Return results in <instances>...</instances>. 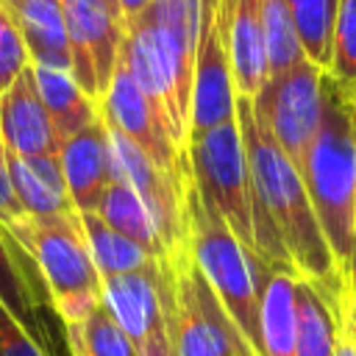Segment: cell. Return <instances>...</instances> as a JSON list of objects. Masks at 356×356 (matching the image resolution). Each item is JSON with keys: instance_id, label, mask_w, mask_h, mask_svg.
<instances>
[{"instance_id": "obj_24", "label": "cell", "mask_w": 356, "mask_h": 356, "mask_svg": "<svg viewBox=\"0 0 356 356\" xmlns=\"http://www.w3.org/2000/svg\"><path fill=\"white\" fill-rule=\"evenodd\" d=\"M292 22L298 28L300 47L309 61H314L320 70H328L331 58V31L339 0H284Z\"/></svg>"}, {"instance_id": "obj_11", "label": "cell", "mask_w": 356, "mask_h": 356, "mask_svg": "<svg viewBox=\"0 0 356 356\" xmlns=\"http://www.w3.org/2000/svg\"><path fill=\"white\" fill-rule=\"evenodd\" d=\"M97 106H100L103 122L108 128L120 131L122 136H128L134 145H139L161 170H167L178 178H189L186 147L175 139V134L170 131L164 117L145 97V92L134 81L128 64L122 61V53H120L117 70H114L103 97L97 100Z\"/></svg>"}, {"instance_id": "obj_18", "label": "cell", "mask_w": 356, "mask_h": 356, "mask_svg": "<svg viewBox=\"0 0 356 356\" xmlns=\"http://www.w3.org/2000/svg\"><path fill=\"white\" fill-rule=\"evenodd\" d=\"M6 167L11 189L31 217H53L75 211L58 159H28L6 150Z\"/></svg>"}, {"instance_id": "obj_20", "label": "cell", "mask_w": 356, "mask_h": 356, "mask_svg": "<svg viewBox=\"0 0 356 356\" xmlns=\"http://www.w3.org/2000/svg\"><path fill=\"white\" fill-rule=\"evenodd\" d=\"M36 270L8 228L0 222V300L36 334H42L39 320V289H36Z\"/></svg>"}, {"instance_id": "obj_7", "label": "cell", "mask_w": 356, "mask_h": 356, "mask_svg": "<svg viewBox=\"0 0 356 356\" xmlns=\"http://www.w3.org/2000/svg\"><path fill=\"white\" fill-rule=\"evenodd\" d=\"M31 259L50 303L100 295V273L89 256L78 211L53 217H22L8 228Z\"/></svg>"}, {"instance_id": "obj_3", "label": "cell", "mask_w": 356, "mask_h": 356, "mask_svg": "<svg viewBox=\"0 0 356 356\" xmlns=\"http://www.w3.org/2000/svg\"><path fill=\"white\" fill-rule=\"evenodd\" d=\"M323 236L345 273L356 225V117L353 103L325 75V106L317 136L300 164Z\"/></svg>"}, {"instance_id": "obj_12", "label": "cell", "mask_w": 356, "mask_h": 356, "mask_svg": "<svg viewBox=\"0 0 356 356\" xmlns=\"http://www.w3.org/2000/svg\"><path fill=\"white\" fill-rule=\"evenodd\" d=\"M0 139L8 153L28 159H58L61 136L39 97L33 64L0 95Z\"/></svg>"}, {"instance_id": "obj_33", "label": "cell", "mask_w": 356, "mask_h": 356, "mask_svg": "<svg viewBox=\"0 0 356 356\" xmlns=\"http://www.w3.org/2000/svg\"><path fill=\"white\" fill-rule=\"evenodd\" d=\"M334 356H356V345L339 331V339H337V348H334Z\"/></svg>"}, {"instance_id": "obj_19", "label": "cell", "mask_w": 356, "mask_h": 356, "mask_svg": "<svg viewBox=\"0 0 356 356\" xmlns=\"http://www.w3.org/2000/svg\"><path fill=\"white\" fill-rule=\"evenodd\" d=\"M33 78H36L39 97H42L61 142L70 139L72 134L83 131L86 125H92L100 117L97 100L81 89L72 70L33 64Z\"/></svg>"}, {"instance_id": "obj_29", "label": "cell", "mask_w": 356, "mask_h": 356, "mask_svg": "<svg viewBox=\"0 0 356 356\" xmlns=\"http://www.w3.org/2000/svg\"><path fill=\"white\" fill-rule=\"evenodd\" d=\"M25 214V209L19 206L14 189H11V178H8V167H6V147H3V139H0V222L6 228L17 225Z\"/></svg>"}, {"instance_id": "obj_5", "label": "cell", "mask_w": 356, "mask_h": 356, "mask_svg": "<svg viewBox=\"0 0 356 356\" xmlns=\"http://www.w3.org/2000/svg\"><path fill=\"white\" fill-rule=\"evenodd\" d=\"M164 273L172 356H256L217 292L203 278L186 242L164 256Z\"/></svg>"}, {"instance_id": "obj_28", "label": "cell", "mask_w": 356, "mask_h": 356, "mask_svg": "<svg viewBox=\"0 0 356 356\" xmlns=\"http://www.w3.org/2000/svg\"><path fill=\"white\" fill-rule=\"evenodd\" d=\"M31 56H28V47L14 25V19L8 17L6 6L0 3V95L11 86V81L25 70L31 67Z\"/></svg>"}, {"instance_id": "obj_30", "label": "cell", "mask_w": 356, "mask_h": 356, "mask_svg": "<svg viewBox=\"0 0 356 356\" xmlns=\"http://www.w3.org/2000/svg\"><path fill=\"white\" fill-rule=\"evenodd\" d=\"M337 312H339V331L356 345V298L348 289H342Z\"/></svg>"}, {"instance_id": "obj_35", "label": "cell", "mask_w": 356, "mask_h": 356, "mask_svg": "<svg viewBox=\"0 0 356 356\" xmlns=\"http://www.w3.org/2000/svg\"><path fill=\"white\" fill-rule=\"evenodd\" d=\"M53 3H58V0H53Z\"/></svg>"}, {"instance_id": "obj_6", "label": "cell", "mask_w": 356, "mask_h": 356, "mask_svg": "<svg viewBox=\"0 0 356 356\" xmlns=\"http://www.w3.org/2000/svg\"><path fill=\"white\" fill-rule=\"evenodd\" d=\"M186 164L200 200L211 211H217L231 225V231L256 253L253 186H250V167H248L239 122L231 120L189 134Z\"/></svg>"}, {"instance_id": "obj_9", "label": "cell", "mask_w": 356, "mask_h": 356, "mask_svg": "<svg viewBox=\"0 0 356 356\" xmlns=\"http://www.w3.org/2000/svg\"><path fill=\"white\" fill-rule=\"evenodd\" d=\"M72 75L81 89L100 100L122 53L125 17L117 0H58Z\"/></svg>"}, {"instance_id": "obj_14", "label": "cell", "mask_w": 356, "mask_h": 356, "mask_svg": "<svg viewBox=\"0 0 356 356\" xmlns=\"http://www.w3.org/2000/svg\"><path fill=\"white\" fill-rule=\"evenodd\" d=\"M228 58L236 95L256 97L270 78L259 0H228Z\"/></svg>"}, {"instance_id": "obj_27", "label": "cell", "mask_w": 356, "mask_h": 356, "mask_svg": "<svg viewBox=\"0 0 356 356\" xmlns=\"http://www.w3.org/2000/svg\"><path fill=\"white\" fill-rule=\"evenodd\" d=\"M0 356H53L42 337H36L3 300H0Z\"/></svg>"}, {"instance_id": "obj_15", "label": "cell", "mask_w": 356, "mask_h": 356, "mask_svg": "<svg viewBox=\"0 0 356 356\" xmlns=\"http://www.w3.org/2000/svg\"><path fill=\"white\" fill-rule=\"evenodd\" d=\"M298 273L267 264L259 292V356H295Z\"/></svg>"}, {"instance_id": "obj_22", "label": "cell", "mask_w": 356, "mask_h": 356, "mask_svg": "<svg viewBox=\"0 0 356 356\" xmlns=\"http://www.w3.org/2000/svg\"><path fill=\"white\" fill-rule=\"evenodd\" d=\"M78 217H81V228H83L89 256H92L100 278L120 275V273H134V270H139V267H145L156 259L139 242H134L125 234L108 228L95 211H86V214H78Z\"/></svg>"}, {"instance_id": "obj_21", "label": "cell", "mask_w": 356, "mask_h": 356, "mask_svg": "<svg viewBox=\"0 0 356 356\" xmlns=\"http://www.w3.org/2000/svg\"><path fill=\"white\" fill-rule=\"evenodd\" d=\"M339 339V312L312 281L298 278L295 356H334Z\"/></svg>"}, {"instance_id": "obj_16", "label": "cell", "mask_w": 356, "mask_h": 356, "mask_svg": "<svg viewBox=\"0 0 356 356\" xmlns=\"http://www.w3.org/2000/svg\"><path fill=\"white\" fill-rule=\"evenodd\" d=\"M95 214L114 231L125 234L128 239L139 242L147 253H153L156 259L170 256L181 242L172 239V234L167 231V225L161 222V217L125 184L120 181H108V186L100 195V203L95 209Z\"/></svg>"}, {"instance_id": "obj_25", "label": "cell", "mask_w": 356, "mask_h": 356, "mask_svg": "<svg viewBox=\"0 0 356 356\" xmlns=\"http://www.w3.org/2000/svg\"><path fill=\"white\" fill-rule=\"evenodd\" d=\"M325 75L350 103L356 100V0H339L337 6Z\"/></svg>"}, {"instance_id": "obj_31", "label": "cell", "mask_w": 356, "mask_h": 356, "mask_svg": "<svg viewBox=\"0 0 356 356\" xmlns=\"http://www.w3.org/2000/svg\"><path fill=\"white\" fill-rule=\"evenodd\" d=\"M345 289L356 298V225H353V245H350V256L345 264Z\"/></svg>"}, {"instance_id": "obj_1", "label": "cell", "mask_w": 356, "mask_h": 356, "mask_svg": "<svg viewBox=\"0 0 356 356\" xmlns=\"http://www.w3.org/2000/svg\"><path fill=\"white\" fill-rule=\"evenodd\" d=\"M236 122L250 167L256 256L264 264L292 267L325 298L339 303L345 273L323 236L300 170L270 136L253 100L245 95H236Z\"/></svg>"}, {"instance_id": "obj_4", "label": "cell", "mask_w": 356, "mask_h": 356, "mask_svg": "<svg viewBox=\"0 0 356 356\" xmlns=\"http://www.w3.org/2000/svg\"><path fill=\"white\" fill-rule=\"evenodd\" d=\"M184 242L203 278L259 356V292L267 264L217 211L200 200L192 178L186 181L184 192Z\"/></svg>"}, {"instance_id": "obj_32", "label": "cell", "mask_w": 356, "mask_h": 356, "mask_svg": "<svg viewBox=\"0 0 356 356\" xmlns=\"http://www.w3.org/2000/svg\"><path fill=\"white\" fill-rule=\"evenodd\" d=\"M150 3H153V0H117V6H120V11H122L125 22H128V19H134L136 14H142Z\"/></svg>"}, {"instance_id": "obj_2", "label": "cell", "mask_w": 356, "mask_h": 356, "mask_svg": "<svg viewBox=\"0 0 356 356\" xmlns=\"http://www.w3.org/2000/svg\"><path fill=\"white\" fill-rule=\"evenodd\" d=\"M200 0H153L125 22L122 61L186 147Z\"/></svg>"}, {"instance_id": "obj_10", "label": "cell", "mask_w": 356, "mask_h": 356, "mask_svg": "<svg viewBox=\"0 0 356 356\" xmlns=\"http://www.w3.org/2000/svg\"><path fill=\"white\" fill-rule=\"evenodd\" d=\"M100 303L134 339L139 356H172L167 337V273L164 259L100 281Z\"/></svg>"}, {"instance_id": "obj_23", "label": "cell", "mask_w": 356, "mask_h": 356, "mask_svg": "<svg viewBox=\"0 0 356 356\" xmlns=\"http://www.w3.org/2000/svg\"><path fill=\"white\" fill-rule=\"evenodd\" d=\"M67 345L72 356H139L134 339L114 323V317L95 306L83 320L64 323Z\"/></svg>"}, {"instance_id": "obj_34", "label": "cell", "mask_w": 356, "mask_h": 356, "mask_svg": "<svg viewBox=\"0 0 356 356\" xmlns=\"http://www.w3.org/2000/svg\"><path fill=\"white\" fill-rule=\"evenodd\" d=\"M353 117H356V100H353Z\"/></svg>"}, {"instance_id": "obj_13", "label": "cell", "mask_w": 356, "mask_h": 356, "mask_svg": "<svg viewBox=\"0 0 356 356\" xmlns=\"http://www.w3.org/2000/svg\"><path fill=\"white\" fill-rule=\"evenodd\" d=\"M58 167L78 214L95 211L103 189L108 186V159H106V122L97 117L83 131L72 134L58 147Z\"/></svg>"}, {"instance_id": "obj_26", "label": "cell", "mask_w": 356, "mask_h": 356, "mask_svg": "<svg viewBox=\"0 0 356 356\" xmlns=\"http://www.w3.org/2000/svg\"><path fill=\"white\" fill-rule=\"evenodd\" d=\"M261 6V22H264V44H267V67L270 75H278L289 67H295L300 58H306L298 28L292 22V14L284 0H259Z\"/></svg>"}, {"instance_id": "obj_17", "label": "cell", "mask_w": 356, "mask_h": 356, "mask_svg": "<svg viewBox=\"0 0 356 356\" xmlns=\"http://www.w3.org/2000/svg\"><path fill=\"white\" fill-rule=\"evenodd\" d=\"M0 3L14 19L33 64L72 70L67 28L58 3L53 0H0Z\"/></svg>"}, {"instance_id": "obj_8", "label": "cell", "mask_w": 356, "mask_h": 356, "mask_svg": "<svg viewBox=\"0 0 356 356\" xmlns=\"http://www.w3.org/2000/svg\"><path fill=\"white\" fill-rule=\"evenodd\" d=\"M250 100L270 136L300 170L323 122L325 70L309 58H300L295 67L270 75L259 95Z\"/></svg>"}]
</instances>
